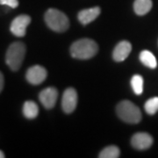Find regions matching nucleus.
Returning a JSON list of instances; mask_svg holds the SVG:
<instances>
[{
    "label": "nucleus",
    "instance_id": "1a4fd4ad",
    "mask_svg": "<svg viewBox=\"0 0 158 158\" xmlns=\"http://www.w3.org/2000/svg\"><path fill=\"white\" fill-rule=\"evenodd\" d=\"M131 144L138 150L148 149L153 144V138L148 133H136L131 139Z\"/></svg>",
    "mask_w": 158,
    "mask_h": 158
},
{
    "label": "nucleus",
    "instance_id": "dca6fc26",
    "mask_svg": "<svg viewBox=\"0 0 158 158\" xmlns=\"http://www.w3.org/2000/svg\"><path fill=\"white\" fill-rule=\"evenodd\" d=\"M131 86L136 95H141L143 92V78L140 75H135L131 79Z\"/></svg>",
    "mask_w": 158,
    "mask_h": 158
},
{
    "label": "nucleus",
    "instance_id": "ddd939ff",
    "mask_svg": "<svg viewBox=\"0 0 158 158\" xmlns=\"http://www.w3.org/2000/svg\"><path fill=\"white\" fill-rule=\"evenodd\" d=\"M38 113H39V107L35 102H25V104L23 106V114L26 118L33 119L38 116Z\"/></svg>",
    "mask_w": 158,
    "mask_h": 158
},
{
    "label": "nucleus",
    "instance_id": "f257e3e1",
    "mask_svg": "<svg viewBox=\"0 0 158 158\" xmlns=\"http://www.w3.org/2000/svg\"><path fill=\"white\" fill-rule=\"evenodd\" d=\"M98 46L90 39H81L75 41L70 47L71 56L79 60H87L96 56Z\"/></svg>",
    "mask_w": 158,
    "mask_h": 158
},
{
    "label": "nucleus",
    "instance_id": "9d476101",
    "mask_svg": "<svg viewBox=\"0 0 158 158\" xmlns=\"http://www.w3.org/2000/svg\"><path fill=\"white\" fill-rule=\"evenodd\" d=\"M132 50V45L129 41L123 40L116 45L113 53V60L115 62H123L129 56Z\"/></svg>",
    "mask_w": 158,
    "mask_h": 158
},
{
    "label": "nucleus",
    "instance_id": "f3484780",
    "mask_svg": "<svg viewBox=\"0 0 158 158\" xmlns=\"http://www.w3.org/2000/svg\"><path fill=\"white\" fill-rule=\"evenodd\" d=\"M145 111L148 114L153 115L156 113H157L158 111V97H155L150 99H148L146 103H145Z\"/></svg>",
    "mask_w": 158,
    "mask_h": 158
},
{
    "label": "nucleus",
    "instance_id": "9b49d317",
    "mask_svg": "<svg viewBox=\"0 0 158 158\" xmlns=\"http://www.w3.org/2000/svg\"><path fill=\"white\" fill-rule=\"evenodd\" d=\"M100 11H101L100 8L98 6L82 10L79 11L77 14L78 20L82 25H88L90 22H92L93 20H95L99 16Z\"/></svg>",
    "mask_w": 158,
    "mask_h": 158
},
{
    "label": "nucleus",
    "instance_id": "20e7f679",
    "mask_svg": "<svg viewBox=\"0 0 158 158\" xmlns=\"http://www.w3.org/2000/svg\"><path fill=\"white\" fill-rule=\"evenodd\" d=\"M118 116L123 121L129 124H137L141 121V113L140 108L128 100L118 103L116 108Z\"/></svg>",
    "mask_w": 158,
    "mask_h": 158
},
{
    "label": "nucleus",
    "instance_id": "aec40b11",
    "mask_svg": "<svg viewBox=\"0 0 158 158\" xmlns=\"http://www.w3.org/2000/svg\"><path fill=\"white\" fill-rule=\"evenodd\" d=\"M5 156H5V154H4V152L0 150V158H4V157H5Z\"/></svg>",
    "mask_w": 158,
    "mask_h": 158
},
{
    "label": "nucleus",
    "instance_id": "6e6552de",
    "mask_svg": "<svg viewBox=\"0 0 158 158\" xmlns=\"http://www.w3.org/2000/svg\"><path fill=\"white\" fill-rule=\"evenodd\" d=\"M58 90L55 87H48L40 91L39 94V98L40 103L43 105L46 109H52L56 106Z\"/></svg>",
    "mask_w": 158,
    "mask_h": 158
},
{
    "label": "nucleus",
    "instance_id": "7ed1b4c3",
    "mask_svg": "<svg viewBox=\"0 0 158 158\" xmlns=\"http://www.w3.org/2000/svg\"><path fill=\"white\" fill-rule=\"evenodd\" d=\"M26 45L20 42H13L8 48L6 55V62L12 71L19 69L26 55Z\"/></svg>",
    "mask_w": 158,
    "mask_h": 158
},
{
    "label": "nucleus",
    "instance_id": "0eeeda50",
    "mask_svg": "<svg viewBox=\"0 0 158 158\" xmlns=\"http://www.w3.org/2000/svg\"><path fill=\"white\" fill-rule=\"evenodd\" d=\"M77 105V93L74 88H68L63 92L62 107L64 113H71L75 111Z\"/></svg>",
    "mask_w": 158,
    "mask_h": 158
},
{
    "label": "nucleus",
    "instance_id": "4468645a",
    "mask_svg": "<svg viewBox=\"0 0 158 158\" xmlns=\"http://www.w3.org/2000/svg\"><path fill=\"white\" fill-rule=\"evenodd\" d=\"M140 61L145 66L149 69H156L157 67V61L156 56L153 55L150 51L143 50L140 54Z\"/></svg>",
    "mask_w": 158,
    "mask_h": 158
},
{
    "label": "nucleus",
    "instance_id": "f8f14e48",
    "mask_svg": "<svg viewBox=\"0 0 158 158\" xmlns=\"http://www.w3.org/2000/svg\"><path fill=\"white\" fill-rule=\"evenodd\" d=\"M152 5V0H135L134 4V10L137 15L143 16L151 10Z\"/></svg>",
    "mask_w": 158,
    "mask_h": 158
},
{
    "label": "nucleus",
    "instance_id": "a211bd4d",
    "mask_svg": "<svg viewBox=\"0 0 158 158\" xmlns=\"http://www.w3.org/2000/svg\"><path fill=\"white\" fill-rule=\"evenodd\" d=\"M0 5L6 6L11 8H17L19 6L18 0H0Z\"/></svg>",
    "mask_w": 158,
    "mask_h": 158
},
{
    "label": "nucleus",
    "instance_id": "2eb2a0df",
    "mask_svg": "<svg viewBox=\"0 0 158 158\" xmlns=\"http://www.w3.org/2000/svg\"><path fill=\"white\" fill-rule=\"evenodd\" d=\"M120 156L119 148L117 146H108L105 148L99 153L98 157L100 158H118Z\"/></svg>",
    "mask_w": 158,
    "mask_h": 158
},
{
    "label": "nucleus",
    "instance_id": "f03ea898",
    "mask_svg": "<svg viewBox=\"0 0 158 158\" xmlns=\"http://www.w3.org/2000/svg\"><path fill=\"white\" fill-rule=\"evenodd\" d=\"M45 22L47 26L57 33H63L69 27V20L65 13L57 9L50 8L46 11Z\"/></svg>",
    "mask_w": 158,
    "mask_h": 158
},
{
    "label": "nucleus",
    "instance_id": "6ab92c4d",
    "mask_svg": "<svg viewBox=\"0 0 158 158\" xmlns=\"http://www.w3.org/2000/svg\"><path fill=\"white\" fill-rule=\"evenodd\" d=\"M4 83H5L4 76H3V74L0 72V92L2 91L3 88H4Z\"/></svg>",
    "mask_w": 158,
    "mask_h": 158
},
{
    "label": "nucleus",
    "instance_id": "423d86ee",
    "mask_svg": "<svg viewBox=\"0 0 158 158\" xmlns=\"http://www.w3.org/2000/svg\"><path fill=\"white\" fill-rule=\"evenodd\" d=\"M48 72L46 69L40 65H34L29 68L26 74L27 80L31 85H38L43 83L47 78Z\"/></svg>",
    "mask_w": 158,
    "mask_h": 158
},
{
    "label": "nucleus",
    "instance_id": "39448f33",
    "mask_svg": "<svg viewBox=\"0 0 158 158\" xmlns=\"http://www.w3.org/2000/svg\"><path fill=\"white\" fill-rule=\"evenodd\" d=\"M31 23V18L28 15L21 14L16 17L11 24L10 30L11 34L17 37H24L27 33V28Z\"/></svg>",
    "mask_w": 158,
    "mask_h": 158
}]
</instances>
